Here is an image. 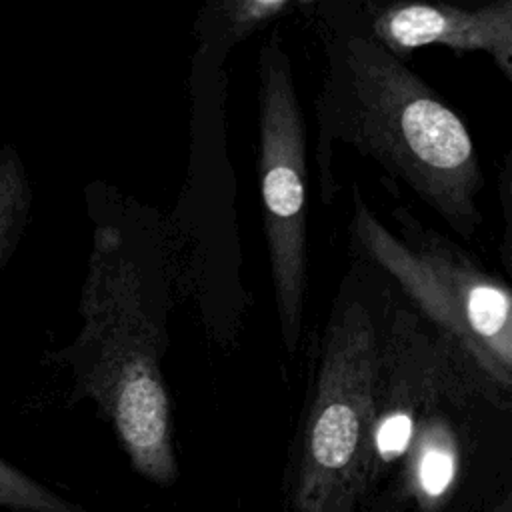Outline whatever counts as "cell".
Here are the masks:
<instances>
[{
    "label": "cell",
    "mask_w": 512,
    "mask_h": 512,
    "mask_svg": "<svg viewBox=\"0 0 512 512\" xmlns=\"http://www.w3.org/2000/svg\"><path fill=\"white\" fill-rule=\"evenodd\" d=\"M94 222L80 290L82 326L48 358L68 366L74 398H88L112 426L132 468L170 486L178 478L170 394L162 374L168 352L170 276L162 226L148 206L118 190L90 188Z\"/></svg>",
    "instance_id": "cell-1"
},
{
    "label": "cell",
    "mask_w": 512,
    "mask_h": 512,
    "mask_svg": "<svg viewBox=\"0 0 512 512\" xmlns=\"http://www.w3.org/2000/svg\"><path fill=\"white\" fill-rule=\"evenodd\" d=\"M326 58L316 100L324 204L338 190L330 162L332 142L340 140L404 182L456 232L472 234L480 222L482 170L458 114L368 32H332Z\"/></svg>",
    "instance_id": "cell-2"
},
{
    "label": "cell",
    "mask_w": 512,
    "mask_h": 512,
    "mask_svg": "<svg viewBox=\"0 0 512 512\" xmlns=\"http://www.w3.org/2000/svg\"><path fill=\"white\" fill-rule=\"evenodd\" d=\"M378 368L372 314L342 286L320 340L300 432L292 488L296 512H348L376 438Z\"/></svg>",
    "instance_id": "cell-3"
},
{
    "label": "cell",
    "mask_w": 512,
    "mask_h": 512,
    "mask_svg": "<svg viewBox=\"0 0 512 512\" xmlns=\"http://www.w3.org/2000/svg\"><path fill=\"white\" fill-rule=\"evenodd\" d=\"M350 228L358 250L382 268L484 376L512 390V290L408 216L402 220V232H392L360 196Z\"/></svg>",
    "instance_id": "cell-4"
},
{
    "label": "cell",
    "mask_w": 512,
    "mask_h": 512,
    "mask_svg": "<svg viewBox=\"0 0 512 512\" xmlns=\"http://www.w3.org/2000/svg\"><path fill=\"white\" fill-rule=\"evenodd\" d=\"M258 186L280 340L294 356L306 298V126L278 34L258 54Z\"/></svg>",
    "instance_id": "cell-5"
},
{
    "label": "cell",
    "mask_w": 512,
    "mask_h": 512,
    "mask_svg": "<svg viewBox=\"0 0 512 512\" xmlns=\"http://www.w3.org/2000/svg\"><path fill=\"white\" fill-rule=\"evenodd\" d=\"M368 34L396 56L430 44L486 52L512 84V0L476 8L390 4L372 14Z\"/></svg>",
    "instance_id": "cell-6"
},
{
    "label": "cell",
    "mask_w": 512,
    "mask_h": 512,
    "mask_svg": "<svg viewBox=\"0 0 512 512\" xmlns=\"http://www.w3.org/2000/svg\"><path fill=\"white\" fill-rule=\"evenodd\" d=\"M290 0H212L196 18L200 64L220 66L244 38L290 10Z\"/></svg>",
    "instance_id": "cell-7"
},
{
    "label": "cell",
    "mask_w": 512,
    "mask_h": 512,
    "mask_svg": "<svg viewBox=\"0 0 512 512\" xmlns=\"http://www.w3.org/2000/svg\"><path fill=\"white\" fill-rule=\"evenodd\" d=\"M32 214V186L14 146H0V268L22 242Z\"/></svg>",
    "instance_id": "cell-8"
},
{
    "label": "cell",
    "mask_w": 512,
    "mask_h": 512,
    "mask_svg": "<svg viewBox=\"0 0 512 512\" xmlns=\"http://www.w3.org/2000/svg\"><path fill=\"white\" fill-rule=\"evenodd\" d=\"M0 508L14 512H86L0 458Z\"/></svg>",
    "instance_id": "cell-9"
},
{
    "label": "cell",
    "mask_w": 512,
    "mask_h": 512,
    "mask_svg": "<svg viewBox=\"0 0 512 512\" xmlns=\"http://www.w3.org/2000/svg\"><path fill=\"white\" fill-rule=\"evenodd\" d=\"M452 474H454V460L446 450L428 448L422 454L420 466H418V476H420L422 488L430 496L442 494L446 490V486L450 484Z\"/></svg>",
    "instance_id": "cell-10"
},
{
    "label": "cell",
    "mask_w": 512,
    "mask_h": 512,
    "mask_svg": "<svg viewBox=\"0 0 512 512\" xmlns=\"http://www.w3.org/2000/svg\"><path fill=\"white\" fill-rule=\"evenodd\" d=\"M410 434H412L410 416L404 412H392L378 424L374 444L384 458H394L406 450L410 442Z\"/></svg>",
    "instance_id": "cell-11"
},
{
    "label": "cell",
    "mask_w": 512,
    "mask_h": 512,
    "mask_svg": "<svg viewBox=\"0 0 512 512\" xmlns=\"http://www.w3.org/2000/svg\"><path fill=\"white\" fill-rule=\"evenodd\" d=\"M502 206H504V256L512 266V156L506 160L502 176Z\"/></svg>",
    "instance_id": "cell-12"
}]
</instances>
